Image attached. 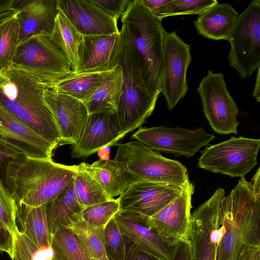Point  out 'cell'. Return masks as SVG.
I'll list each match as a JSON object with an SVG mask.
<instances>
[{
	"label": "cell",
	"mask_w": 260,
	"mask_h": 260,
	"mask_svg": "<svg viewBox=\"0 0 260 260\" xmlns=\"http://www.w3.org/2000/svg\"><path fill=\"white\" fill-rule=\"evenodd\" d=\"M19 43L35 35H51L58 13L57 0H14Z\"/></svg>",
	"instance_id": "ffe728a7"
},
{
	"label": "cell",
	"mask_w": 260,
	"mask_h": 260,
	"mask_svg": "<svg viewBox=\"0 0 260 260\" xmlns=\"http://www.w3.org/2000/svg\"><path fill=\"white\" fill-rule=\"evenodd\" d=\"M23 156L25 155L0 143V178L2 180L9 162Z\"/></svg>",
	"instance_id": "7bdbcfd3"
},
{
	"label": "cell",
	"mask_w": 260,
	"mask_h": 260,
	"mask_svg": "<svg viewBox=\"0 0 260 260\" xmlns=\"http://www.w3.org/2000/svg\"><path fill=\"white\" fill-rule=\"evenodd\" d=\"M203 111L212 128L220 134H237L239 109L230 94L222 73L209 70L197 89Z\"/></svg>",
	"instance_id": "8fae6325"
},
{
	"label": "cell",
	"mask_w": 260,
	"mask_h": 260,
	"mask_svg": "<svg viewBox=\"0 0 260 260\" xmlns=\"http://www.w3.org/2000/svg\"><path fill=\"white\" fill-rule=\"evenodd\" d=\"M239 14L229 4H216L194 21L198 32L214 40H228Z\"/></svg>",
	"instance_id": "603a6c76"
},
{
	"label": "cell",
	"mask_w": 260,
	"mask_h": 260,
	"mask_svg": "<svg viewBox=\"0 0 260 260\" xmlns=\"http://www.w3.org/2000/svg\"><path fill=\"white\" fill-rule=\"evenodd\" d=\"M104 246L108 260H124L125 244L114 217L105 228Z\"/></svg>",
	"instance_id": "e575fe53"
},
{
	"label": "cell",
	"mask_w": 260,
	"mask_h": 260,
	"mask_svg": "<svg viewBox=\"0 0 260 260\" xmlns=\"http://www.w3.org/2000/svg\"><path fill=\"white\" fill-rule=\"evenodd\" d=\"M115 67L110 70L98 72H72L51 88L84 103L93 94Z\"/></svg>",
	"instance_id": "83f0119b"
},
{
	"label": "cell",
	"mask_w": 260,
	"mask_h": 260,
	"mask_svg": "<svg viewBox=\"0 0 260 260\" xmlns=\"http://www.w3.org/2000/svg\"><path fill=\"white\" fill-rule=\"evenodd\" d=\"M132 138L152 150L189 157L207 145L215 136L203 128L188 130L163 125L140 128Z\"/></svg>",
	"instance_id": "7c38bea8"
},
{
	"label": "cell",
	"mask_w": 260,
	"mask_h": 260,
	"mask_svg": "<svg viewBox=\"0 0 260 260\" xmlns=\"http://www.w3.org/2000/svg\"><path fill=\"white\" fill-rule=\"evenodd\" d=\"M105 228L90 225L79 218L68 229L73 232L90 258L94 260H108L104 246Z\"/></svg>",
	"instance_id": "f546056e"
},
{
	"label": "cell",
	"mask_w": 260,
	"mask_h": 260,
	"mask_svg": "<svg viewBox=\"0 0 260 260\" xmlns=\"http://www.w3.org/2000/svg\"><path fill=\"white\" fill-rule=\"evenodd\" d=\"M83 210L75 193L74 178L59 194L46 204V217L52 236L57 230L68 229L80 218Z\"/></svg>",
	"instance_id": "cb8c5ba5"
},
{
	"label": "cell",
	"mask_w": 260,
	"mask_h": 260,
	"mask_svg": "<svg viewBox=\"0 0 260 260\" xmlns=\"http://www.w3.org/2000/svg\"><path fill=\"white\" fill-rule=\"evenodd\" d=\"M48 86L11 67L0 72V105L57 147L61 138L44 93Z\"/></svg>",
	"instance_id": "3957f363"
},
{
	"label": "cell",
	"mask_w": 260,
	"mask_h": 260,
	"mask_svg": "<svg viewBox=\"0 0 260 260\" xmlns=\"http://www.w3.org/2000/svg\"><path fill=\"white\" fill-rule=\"evenodd\" d=\"M44 98L58 127L61 138L60 144H76L89 115L85 105L76 98L51 88L45 89Z\"/></svg>",
	"instance_id": "e0dca14e"
},
{
	"label": "cell",
	"mask_w": 260,
	"mask_h": 260,
	"mask_svg": "<svg viewBox=\"0 0 260 260\" xmlns=\"http://www.w3.org/2000/svg\"><path fill=\"white\" fill-rule=\"evenodd\" d=\"M125 136L115 114H89L79 141L72 146L71 156L88 157L105 147L116 144Z\"/></svg>",
	"instance_id": "d6986e66"
},
{
	"label": "cell",
	"mask_w": 260,
	"mask_h": 260,
	"mask_svg": "<svg viewBox=\"0 0 260 260\" xmlns=\"http://www.w3.org/2000/svg\"><path fill=\"white\" fill-rule=\"evenodd\" d=\"M17 13V11L11 9L0 13V26L8 19L13 16Z\"/></svg>",
	"instance_id": "7dc6e473"
},
{
	"label": "cell",
	"mask_w": 260,
	"mask_h": 260,
	"mask_svg": "<svg viewBox=\"0 0 260 260\" xmlns=\"http://www.w3.org/2000/svg\"><path fill=\"white\" fill-rule=\"evenodd\" d=\"M260 246H246L240 252L237 260H254L256 251Z\"/></svg>",
	"instance_id": "f6af8a7d"
},
{
	"label": "cell",
	"mask_w": 260,
	"mask_h": 260,
	"mask_svg": "<svg viewBox=\"0 0 260 260\" xmlns=\"http://www.w3.org/2000/svg\"><path fill=\"white\" fill-rule=\"evenodd\" d=\"M123 237L125 244L124 260H158L142 252L131 240Z\"/></svg>",
	"instance_id": "b9f144b4"
},
{
	"label": "cell",
	"mask_w": 260,
	"mask_h": 260,
	"mask_svg": "<svg viewBox=\"0 0 260 260\" xmlns=\"http://www.w3.org/2000/svg\"><path fill=\"white\" fill-rule=\"evenodd\" d=\"M57 8L82 36L119 32L117 22L90 0H57Z\"/></svg>",
	"instance_id": "ac0fdd59"
},
{
	"label": "cell",
	"mask_w": 260,
	"mask_h": 260,
	"mask_svg": "<svg viewBox=\"0 0 260 260\" xmlns=\"http://www.w3.org/2000/svg\"><path fill=\"white\" fill-rule=\"evenodd\" d=\"M218 3L216 0H171L168 17L184 15H200Z\"/></svg>",
	"instance_id": "74e56055"
},
{
	"label": "cell",
	"mask_w": 260,
	"mask_h": 260,
	"mask_svg": "<svg viewBox=\"0 0 260 260\" xmlns=\"http://www.w3.org/2000/svg\"><path fill=\"white\" fill-rule=\"evenodd\" d=\"M111 198L121 196L135 179L116 162L100 159L91 164H80Z\"/></svg>",
	"instance_id": "484cf974"
},
{
	"label": "cell",
	"mask_w": 260,
	"mask_h": 260,
	"mask_svg": "<svg viewBox=\"0 0 260 260\" xmlns=\"http://www.w3.org/2000/svg\"><path fill=\"white\" fill-rule=\"evenodd\" d=\"M12 67L35 76L49 88L72 72L70 62L50 36L41 35L19 43Z\"/></svg>",
	"instance_id": "52a82bcc"
},
{
	"label": "cell",
	"mask_w": 260,
	"mask_h": 260,
	"mask_svg": "<svg viewBox=\"0 0 260 260\" xmlns=\"http://www.w3.org/2000/svg\"><path fill=\"white\" fill-rule=\"evenodd\" d=\"M118 64L122 73V92L115 113L125 135L141 126L152 114L157 98L152 96L142 88L135 66L131 43L124 27L120 30L118 48L111 62Z\"/></svg>",
	"instance_id": "5b68a950"
},
{
	"label": "cell",
	"mask_w": 260,
	"mask_h": 260,
	"mask_svg": "<svg viewBox=\"0 0 260 260\" xmlns=\"http://www.w3.org/2000/svg\"><path fill=\"white\" fill-rule=\"evenodd\" d=\"M254 260H260V249L256 251L254 256Z\"/></svg>",
	"instance_id": "681fc988"
},
{
	"label": "cell",
	"mask_w": 260,
	"mask_h": 260,
	"mask_svg": "<svg viewBox=\"0 0 260 260\" xmlns=\"http://www.w3.org/2000/svg\"><path fill=\"white\" fill-rule=\"evenodd\" d=\"M119 210L118 200L114 199L84 208L80 218L90 225L105 227Z\"/></svg>",
	"instance_id": "836d02e7"
},
{
	"label": "cell",
	"mask_w": 260,
	"mask_h": 260,
	"mask_svg": "<svg viewBox=\"0 0 260 260\" xmlns=\"http://www.w3.org/2000/svg\"><path fill=\"white\" fill-rule=\"evenodd\" d=\"M260 140L244 137L206 147L201 151L198 167L232 177H242L257 164Z\"/></svg>",
	"instance_id": "30bf717a"
},
{
	"label": "cell",
	"mask_w": 260,
	"mask_h": 260,
	"mask_svg": "<svg viewBox=\"0 0 260 260\" xmlns=\"http://www.w3.org/2000/svg\"><path fill=\"white\" fill-rule=\"evenodd\" d=\"M228 59L241 78L250 77L260 66V1H252L238 15L228 38Z\"/></svg>",
	"instance_id": "9c48e42d"
},
{
	"label": "cell",
	"mask_w": 260,
	"mask_h": 260,
	"mask_svg": "<svg viewBox=\"0 0 260 260\" xmlns=\"http://www.w3.org/2000/svg\"><path fill=\"white\" fill-rule=\"evenodd\" d=\"M52 260H92L69 229L57 230L52 237Z\"/></svg>",
	"instance_id": "1f68e13d"
},
{
	"label": "cell",
	"mask_w": 260,
	"mask_h": 260,
	"mask_svg": "<svg viewBox=\"0 0 260 260\" xmlns=\"http://www.w3.org/2000/svg\"><path fill=\"white\" fill-rule=\"evenodd\" d=\"M225 232L217 260H237L246 246H260V180L241 177L226 196Z\"/></svg>",
	"instance_id": "277c9868"
},
{
	"label": "cell",
	"mask_w": 260,
	"mask_h": 260,
	"mask_svg": "<svg viewBox=\"0 0 260 260\" xmlns=\"http://www.w3.org/2000/svg\"><path fill=\"white\" fill-rule=\"evenodd\" d=\"M183 186L161 182H133L117 199L120 210L150 217L178 197Z\"/></svg>",
	"instance_id": "2e32d148"
},
{
	"label": "cell",
	"mask_w": 260,
	"mask_h": 260,
	"mask_svg": "<svg viewBox=\"0 0 260 260\" xmlns=\"http://www.w3.org/2000/svg\"><path fill=\"white\" fill-rule=\"evenodd\" d=\"M145 217L138 213L119 210L114 218L121 234L131 240L142 252L158 260H170L172 247L147 227Z\"/></svg>",
	"instance_id": "44dd1931"
},
{
	"label": "cell",
	"mask_w": 260,
	"mask_h": 260,
	"mask_svg": "<svg viewBox=\"0 0 260 260\" xmlns=\"http://www.w3.org/2000/svg\"><path fill=\"white\" fill-rule=\"evenodd\" d=\"M171 0H140L149 13L159 20L168 17L169 5Z\"/></svg>",
	"instance_id": "60d3db41"
},
{
	"label": "cell",
	"mask_w": 260,
	"mask_h": 260,
	"mask_svg": "<svg viewBox=\"0 0 260 260\" xmlns=\"http://www.w3.org/2000/svg\"><path fill=\"white\" fill-rule=\"evenodd\" d=\"M129 39L141 85L150 95L161 92L164 73L161 21L153 17L140 0L129 1L121 16Z\"/></svg>",
	"instance_id": "6da1fadb"
},
{
	"label": "cell",
	"mask_w": 260,
	"mask_h": 260,
	"mask_svg": "<svg viewBox=\"0 0 260 260\" xmlns=\"http://www.w3.org/2000/svg\"><path fill=\"white\" fill-rule=\"evenodd\" d=\"M15 253L22 260H52L51 249H39L18 230L15 234Z\"/></svg>",
	"instance_id": "8d00e7d4"
},
{
	"label": "cell",
	"mask_w": 260,
	"mask_h": 260,
	"mask_svg": "<svg viewBox=\"0 0 260 260\" xmlns=\"http://www.w3.org/2000/svg\"><path fill=\"white\" fill-rule=\"evenodd\" d=\"M115 66L93 94L83 103L89 114L116 113L121 95L123 79L120 67L118 64Z\"/></svg>",
	"instance_id": "4316f807"
},
{
	"label": "cell",
	"mask_w": 260,
	"mask_h": 260,
	"mask_svg": "<svg viewBox=\"0 0 260 260\" xmlns=\"http://www.w3.org/2000/svg\"><path fill=\"white\" fill-rule=\"evenodd\" d=\"M14 260H22V259L20 258V257L16 253H15V257H14Z\"/></svg>",
	"instance_id": "f907efd6"
},
{
	"label": "cell",
	"mask_w": 260,
	"mask_h": 260,
	"mask_svg": "<svg viewBox=\"0 0 260 260\" xmlns=\"http://www.w3.org/2000/svg\"><path fill=\"white\" fill-rule=\"evenodd\" d=\"M17 204L0 178V221L15 235L18 227L16 222Z\"/></svg>",
	"instance_id": "d590c367"
},
{
	"label": "cell",
	"mask_w": 260,
	"mask_h": 260,
	"mask_svg": "<svg viewBox=\"0 0 260 260\" xmlns=\"http://www.w3.org/2000/svg\"><path fill=\"white\" fill-rule=\"evenodd\" d=\"M114 160L137 181H150L183 186L189 180L181 162L164 157L137 141L118 145Z\"/></svg>",
	"instance_id": "8992f818"
},
{
	"label": "cell",
	"mask_w": 260,
	"mask_h": 260,
	"mask_svg": "<svg viewBox=\"0 0 260 260\" xmlns=\"http://www.w3.org/2000/svg\"><path fill=\"white\" fill-rule=\"evenodd\" d=\"M92 260H94V259H92Z\"/></svg>",
	"instance_id": "816d5d0a"
},
{
	"label": "cell",
	"mask_w": 260,
	"mask_h": 260,
	"mask_svg": "<svg viewBox=\"0 0 260 260\" xmlns=\"http://www.w3.org/2000/svg\"><path fill=\"white\" fill-rule=\"evenodd\" d=\"M105 13L117 22L130 0H90Z\"/></svg>",
	"instance_id": "f35d334b"
},
{
	"label": "cell",
	"mask_w": 260,
	"mask_h": 260,
	"mask_svg": "<svg viewBox=\"0 0 260 260\" xmlns=\"http://www.w3.org/2000/svg\"><path fill=\"white\" fill-rule=\"evenodd\" d=\"M194 185L188 180L180 195L150 217H145L147 227L169 246L189 241L191 197Z\"/></svg>",
	"instance_id": "4fadbf2b"
},
{
	"label": "cell",
	"mask_w": 260,
	"mask_h": 260,
	"mask_svg": "<svg viewBox=\"0 0 260 260\" xmlns=\"http://www.w3.org/2000/svg\"><path fill=\"white\" fill-rule=\"evenodd\" d=\"M14 0H0V13L12 8Z\"/></svg>",
	"instance_id": "c3c4849f"
},
{
	"label": "cell",
	"mask_w": 260,
	"mask_h": 260,
	"mask_svg": "<svg viewBox=\"0 0 260 260\" xmlns=\"http://www.w3.org/2000/svg\"><path fill=\"white\" fill-rule=\"evenodd\" d=\"M226 196L221 188L191 214L189 242L193 260H217L225 232Z\"/></svg>",
	"instance_id": "ba28073f"
},
{
	"label": "cell",
	"mask_w": 260,
	"mask_h": 260,
	"mask_svg": "<svg viewBox=\"0 0 260 260\" xmlns=\"http://www.w3.org/2000/svg\"><path fill=\"white\" fill-rule=\"evenodd\" d=\"M16 222L19 231L39 249H51V235L46 214V204L37 207L17 204Z\"/></svg>",
	"instance_id": "d4e9b609"
},
{
	"label": "cell",
	"mask_w": 260,
	"mask_h": 260,
	"mask_svg": "<svg viewBox=\"0 0 260 260\" xmlns=\"http://www.w3.org/2000/svg\"><path fill=\"white\" fill-rule=\"evenodd\" d=\"M17 13L0 26V72L12 67L19 43V27Z\"/></svg>",
	"instance_id": "d6a6232c"
},
{
	"label": "cell",
	"mask_w": 260,
	"mask_h": 260,
	"mask_svg": "<svg viewBox=\"0 0 260 260\" xmlns=\"http://www.w3.org/2000/svg\"><path fill=\"white\" fill-rule=\"evenodd\" d=\"M257 73L256 75L255 86L252 93L253 96L256 99L258 103L260 102V66L257 69Z\"/></svg>",
	"instance_id": "bcb514c9"
},
{
	"label": "cell",
	"mask_w": 260,
	"mask_h": 260,
	"mask_svg": "<svg viewBox=\"0 0 260 260\" xmlns=\"http://www.w3.org/2000/svg\"><path fill=\"white\" fill-rule=\"evenodd\" d=\"M78 165L67 166L51 159L23 156L10 161L3 181L17 204L32 207L47 204L71 182Z\"/></svg>",
	"instance_id": "7a4b0ae2"
},
{
	"label": "cell",
	"mask_w": 260,
	"mask_h": 260,
	"mask_svg": "<svg viewBox=\"0 0 260 260\" xmlns=\"http://www.w3.org/2000/svg\"><path fill=\"white\" fill-rule=\"evenodd\" d=\"M120 40L119 33L83 36L79 45L78 62L73 72L92 73L113 69L111 62Z\"/></svg>",
	"instance_id": "7402d4cb"
},
{
	"label": "cell",
	"mask_w": 260,
	"mask_h": 260,
	"mask_svg": "<svg viewBox=\"0 0 260 260\" xmlns=\"http://www.w3.org/2000/svg\"><path fill=\"white\" fill-rule=\"evenodd\" d=\"M190 46L176 31L165 32L164 40V68L162 91L169 110H172L187 93L186 79L191 56Z\"/></svg>",
	"instance_id": "5bb4252c"
},
{
	"label": "cell",
	"mask_w": 260,
	"mask_h": 260,
	"mask_svg": "<svg viewBox=\"0 0 260 260\" xmlns=\"http://www.w3.org/2000/svg\"><path fill=\"white\" fill-rule=\"evenodd\" d=\"M0 143L32 158L51 159L57 146L0 105Z\"/></svg>",
	"instance_id": "9a60e30c"
},
{
	"label": "cell",
	"mask_w": 260,
	"mask_h": 260,
	"mask_svg": "<svg viewBox=\"0 0 260 260\" xmlns=\"http://www.w3.org/2000/svg\"><path fill=\"white\" fill-rule=\"evenodd\" d=\"M0 251L7 253L14 260L15 235L0 221Z\"/></svg>",
	"instance_id": "ab89813d"
},
{
	"label": "cell",
	"mask_w": 260,
	"mask_h": 260,
	"mask_svg": "<svg viewBox=\"0 0 260 260\" xmlns=\"http://www.w3.org/2000/svg\"><path fill=\"white\" fill-rule=\"evenodd\" d=\"M170 260H193L189 241H183L172 247Z\"/></svg>",
	"instance_id": "ee69618b"
},
{
	"label": "cell",
	"mask_w": 260,
	"mask_h": 260,
	"mask_svg": "<svg viewBox=\"0 0 260 260\" xmlns=\"http://www.w3.org/2000/svg\"><path fill=\"white\" fill-rule=\"evenodd\" d=\"M82 37L63 13L58 10L50 37L70 62L72 72L75 71L77 67L78 48Z\"/></svg>",
	"instance_id": "f1b7e54d"
},
{
	"label": "cell",
	"mask_w": 260,
	"mask_h": 260,
	"mask_svg": "<svg viewBox=\"0 0 260 260\" xmlns=\"http://www.w3.org/2000/svg\"><path fill=\"white\" fill-rule=\"evenodd\" d=\"M74 189L77 200L83 209L114 199L107 194L80 164L78 165V170L74 177Z\"/></svg>",
	"instance_id": "4dcf8cb0"
}]
</instances>
